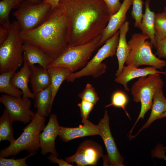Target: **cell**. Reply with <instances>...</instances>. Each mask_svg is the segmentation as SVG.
<instances>
[{"label":"cell","mask_w":166,"mask_h":166,"mask_svg":"<svg viewBox=\"0 0 166 166\" xmlns=\"http://www.w3.org/2000/svg\"><path fill=\"white\" fill-rule=\"evenodd\" d=\"M69 22L68 46L88 43L102 34L111 15L103 0H60Z\"/></svg>","instance_id":"cell-1"},{"label":"cell","mask_w":166,"mask_h":166,"mask_svg":"<svg viewBox=\"0 0 166 166\" xmlns=\"http://www.w3.org/2000/svg\"><path fill=\"white\" fill-rule=\"evenodd\" d=\"M70 31L69 20L58 6L41 25L21 32V35L24 42L36 46L54 60L68 46Z\"/></svg>","instance_id":"cell-2"},{"label":"cell","mask_w":166,"mask_h":166,"mask_svg":"<svg viewBox=\"0 0 166 166\" xmlns=\"http://www.w3.org/2000/svg\"><path fill=\"white\" fill-rule=\"evenodd\" d=\"M45 121V117L36 113L19 137L8 147L0 150V156L6 158L16 155L24 150L29 153L36 154L40 148L39 136L46 126Z\"/></svg>","instance_id":"cell-3"},{"label":"cell","mask_w":166,"mask_h":166,"mask_svg":"<svg viewBox=\"0 0 166 166\" xmlns=\"http://www.w3.org/2000/svg\"><path fill=\"white\" fill-rule=\"evenodd\" d=\"M24 41L16 21L11 23L6 40L0 45V73L17 70L24 63Z\"/></svg>","instance_id":"cell-4"},{"label":"cell","mask_w":166,"mask_h":166,"mask_svg":"<svg viewBox=\"0 0 166 166\" xmlns=\"http://www.w3.org/2000/svg\"><path fill=\"white\" fill-rule=\"evenodd\" d=\"M146 34L135 33L128 42L129 52L125 63L138 67L142 65L153 66L162 70L166 66V62L156 57L152 53L153 45Z\"/></svg>","instance_id":"cell-5"},{"label":"cell","mask_w":166,"mask_h":166,"mask_svg":"<svg viewBox=\"0 0 166 166\" xmlns=\"http://www.w3.org/2000/svg\"><path fill=\"white\" fill-rule=\"evenodd\" d=\"M160 74H151L147 76L140 77L132 85L131 93L133 100L140 102L141 107L139 114L129 132L128 136L132 135V130L139 120L143 119L146 112L151 109L155 92L158 89L163 87L164 82Z\"/></svg>","instance_id":"cell-6"},{"label":"cell","mask_w":166,"mask_h":166,"mask_svg":"<svg viewBox=\"0 0 166 166\" xmlns=\"http://www.w3.org/2000/svg\"><path fill=\"white\" fill-rule=\"evenodd\" d=\"M102 34L90 42L81 45L68 46L66 49L48 66L66 68L73 73L84 68L93 52L99 46Z\"/></svg>","instance_id":"cell-7"},{"label":"cell","mask_w":166,"mask_h":166,"mask_svg":"<svg viewBox=\"0 0 166 166\" xmlns=\"http://www.w3.org/2000/svg\"><path fill=\"white\" fill-rule=\"evenodd\" d=\"M119 37V32L118 31L105 42L84 68L80 71L70 74L67 77L66 81L73 82L77 78L86 76H91L96 78L104 74L106 71L107 66L102 62L106 58L116 54Z\"/></svg>","instance_id":"cell-8"},{"label":"cell","mask_w":166,"mask_h":166,"mask_svg":"<svg viewBox=\"0 0 166 166\" xmlns=\"http://www.w3.org/2000/svg\"><path fill=\"white\" fill-rule=\"evenodd\" d=\"M53 9L48 3L42 2L35 4L25 0L13 13L21 32L39 27L47 19Z\"/></svg>","instance_id":"cell-9"},{"label":"cell","mask_w":166,"mask_h":166,"mask_svg":"<svg viewBox=\"0 0 166 166\" xmlns=\"http://www.w3.org/2000/svg\"><path fill=\"white\" fill-rule=\"evenodd\" d=\"M0 102L5 107L10 119L14 122L29 123L35 113L31 109V101L29 98L17 97L8 94H2Z\"/></svg>","instance_id":"cell-10"},{"label":"cell","mask_w":166,"mask_h":166,"mask_svg":"<svg viewBox=\"0 0 166 166\" xmlns=\"http://www.w3.org/2000/svg\"><path fill=\"white\" fill-rule=\"evenodd\" d=\"M109 117L107 110L98 124L99 135L101 137L107 152V155L103 157V166H124L123 158L120 153L109 127Z\"/></svg>","instance_id":"cell-11"},{"label":"cell","mask_w":166,"mask_h":166,"mask_svg":"<svg viewBox=\"0 0 166 166\" xmlns=\"http://www.w3.org/2000/svg\"><path fill=\"white\" fill-rule=\"evenodd\" d=\"M104 157L100 145L93 140H86L79 145L74 155L65 159L68 163H74L77 166H95L98 160Z\"/></svg>","instance_id":"cell-12"},{"label":"cell","mask_w":166,"mask_h":166,"mask_svg":"<svg viewBox=\"0 0 166 166\" xmlns=\"http://www.w3.org/2000/svg\"><path fill=\"white\" fill-rule=\"evenodd\" d=\"M60 128L57 116L50 115L47 124L39 136L41 153L42 155L50 153L57 157L59 156L56 149L55 140L59 135Z\"/></svg>","instance_id":"cell-13"},{"label":"cell","mask_w":166,"mask_h":166,"mask_svg":"<svg viewBox=\"0 0 166 166\" xmlns=\"http://www.w3.org/2000/svg\"><path fill=\"white\" fill-rule=\"evenodd\" d=\"M132 4V0H124L119 10L112 15L101 39L99 46L113 36L125 22L127 12Z\"/></svg>","instance_id":"cell-14"},{"label":"cell","mask_w":166,"mask_h":166,"mask_svg":"<svg viewBox=\"0 0 166 166\" xmlns=\"http://www.w3.org/2000/svg\"><path fill=\"white\" fill-rule=\"evenodd\" d=\"M156 73L166 75V72L158 71L153 66L139 68L132 65H127L124 66L121 73L116 76L114 81L116 83L123 85L126 91H129L127 83L130 81L135 78Z\"/></svg>","instance_id":"cell-15"},{"label":"cell","mask_w":166,"mask_h":166,"mask_svg":"<svg viewBox=\"0 0 166 166\" xmlns=\"http://www.w3.org/2000/svg\"><path fill=\"white\" fill-rule=\"evenodd\" d=\"M99 133L98 125L95 124L87 120L83 125L77 127L61 126L59 136L61 140L66 143L77 138L99 135Z\"/></svg>","instance_id":"cell-16"},{"label":"cell","mask_w":166,"mask_h":166,"mask_svg":"<svg viewBox=\"0 0 166 166\" xmlns=\"http://www.w3.org/2000/svg\"><path fill=\"white\" fill-rule=\"evenodd\" d=\"M24 60L30 66L38 64L45 69L54 60L36 46L24 42L23 45Z\"/></svg>","instance_id":"cell-17"},{"label":"cell","mask_w":166,"mask_h":166,"mask_svg":"<svg viewBox=\"0 0 166 166\" xmlns=\"http://www.w3.org/2000/svg\"><path fill=\"white\" fill-rule=\"evenodd\" d=\"M162 88L158 89L153 95L151 112L148 119L136 134L132 135L129 138L130 140L136 137L142 131L150 126L154 121L160 119L162 115L166 110V98L163 94Z\"/></svg>","instance_id":"cell-18"},{"label":"cell","mask_w":166,"mask_h":166,"mask_svg":"<svg viewBox=\"0 0 166 166\" xmlns=\"http://www.w3.org/2000/svg\"><path fill=\"white\" fill-rule=\"evenodd\" d=\"M30 74V67L27 61L24 60L23 66L19 71L15 73L11 78L10 81L14 86L22 91V98L34 99V94L28 87Z\"/></svg>","instance_id":"cell-19"},{"label":"cell","mask_w":166,"mask_h":166,"mask_svg":"<svg viewBox=\"0 0 166 166\" xmlns=\"http://www.w3.org/2000/svg\"><path fill=\"white\" fill-rule=\"evenodd\" d=\"M30 67V82L32 93L35 96L40 92L50 85V77L47 69L35 65Z\"/></svg>","instance_id":"cell-20"},{"label":"cell","mask_w":166,"mask_h":166,"mask_svg":"<svg viewBox=\"0 0 166 166\" xmlns=\"http://www.w3.org/2000/svg\"><path fill=\"white\" fill-rule=\"evenodd\" d=\"M129 22L125 21L119 29V37L117 47L116 55L118 61V69L116 76L119 75L122 71L129 52V48L126 39V35L129 29Z\"/></svg>","instance_id":"cell-21"},{"label":"cell","mask_w":166,"mask_h":166,"mask_svg":"<svg viewBox=\"0 0 166 166\" xmlns=\"http://www.w3.org/2000/svg\"><path fill=\"white\" fill-rule=\"evenodd\" d=\"M52 92L50 86L41 91L35 96L34 107L37 109L36 113L45 117L50 114L52 105Z\"/></svg>","instance_id":"cell-22"},{"label":"cell","mask_w":166,"mask_h":166,"mask_svg":"<svg viewBox=\"0 0 166 166\" xmlns=\"http://www.w3.org/2000/svg\"><path fill=\"white\" fill-rule=\"evenodd\" d=\"M150 0H145V12L138 28L141 30L142 34H146L149 37L150 42L156 49V42L155 37L154 24L155 13L150 10Z\"/></svg>","instance_id":"cell-23"},{"label":"cell","mask_w":166,"mask_h":166,"mask_svg":"<svg viewBox=\"0 0 166 166\" xmlns=\"http://www.w3.org/2000/svg\"><path fill=\"white\" fill-rule=\"evenodd\" d=\"M50 79V85L52 92V103L63 82L73 73L70 70L65 67L53 66L47 68Z\"/></svg>","instance_id":"cell-24"},{"label":"cell","mask_w":166,"mask_h":166,"mask_svg":"<svg viewBox=\"0 0 166 166\" xmlns=\"http://www.w3.org/2000/svg\"><path fill=\"white\" fill-rule=\"evenodd\" d=\"M14 69L0 73V92L17 97H21L23 93L21 90L14 86L11 82V79L16 72Z\"/></svg>","instance_id":"cell-25"},{"label":"cell","mask_w":166,"mask_h":166,"mask_svg":"<svg viewBox=\"0 0 166 166\" xmlns=\"http://www.w3.org/2000/svg\"><path fill=\"white\" fill-rule=\"evenodd\" d=\"M25 0H2L0 2V23L10 29L9 14L13 9H18Z\"/></svg>","instance_id":"cell-26"},{"label":"cell","mask_w":166,"mask_h":166,"mask_svg":"<svg viewBox=\"0 0 166 166\" xmlns=\"http://www.w3.org/2000/svg\"><path fill=\"white\" fill-rule=\"evenodd\" d=\"M13 122L5 109L0 117V141L7 140L11 143L15 140L12 126Z\"/></svg>","instance_id":"cell-27"},{"label":"cell","mask_w":166,"mask_h":166,"mask_svg":"<svg viewBox=\"0 0 166 166\" xmlns=\"http://www.w3.org/2000/svg\"><path fill=\"white\" fill-rule=\"evenodd\" d=\"M155 39L156 42L166 37V13H155L154 17Z\"/></svg>","instance_id":"cell-28"},{"label":"cell","mask_w":166,"mask_h":166,"mask_svg":"<svg viewBox=\"0 0 166 166\" xmlns=\"http://www.w3.org/2000/svg\"><path fill=\"white\" fill-rule=\"evenodd\" d=\"M128 98L126 95L123 92L117 90L113 94L111 98V102L106 105L105 108L110 106L121 108L125 112L127 116L130 118L129 115L126 109V106L128 102Z\"/></svg>","instance_id":"cell-29"},{"label":"cell","mask_w":166,"mask_h":166,"mask_svg":"<svg viewBox=\"0 0 166 166\" xmlns=\"http://www.w3.org/2000/svg\"><path fill=\"white\" fill-rule=\"evenodd\" d=\"M78 97L83 100L96 105L99 99L95 89L92 85L87 83L83 90L78 95Z\"/></svg>","instance_id":"cell-30"},{"label":"cell","mask_w":166,"mask_h":166,"mask_svg":"<svg viewBox=\"0 0 166 166\" xmlns=\"http://www.w3.org/2000/svg\"><path fill=\"white\" fill-rule=\"evenodd\" d=\"M144 2L142 0H132V8L131 12L132 18L135 20L134 26L139 27L143 16L142 12Z\"/></svg>","instance_id":"cell-31"},{"label":"cell","mask_w":166,"mask_h":166,"mask_svg":"<svg viewBox=\"0 0 166 166\" xmlns=\"http://www.w3.org/2000/svg\"><path fill=\"white\" fill-rule=\"evenodd\" d=\"M35 154L29 153L26 156L20 159H15V158H7L0 156V166H28L26 163L27 158Z\"/></svg>","instance_id":"cell-32"},{"label":"cell","mask_w":166,"mask_h":166,"mask_svg":"<svg viewBox=\"0 0 166 166\" xmlns=\"http://www.w3.org/2000/svg\"><path fill=\"white\" fill-rule=\"evenodd\" d=\"M80 111L82 121L84 123L89 118V113L93 109L94 105L90 102L82 100L81 102L77 104Z\"/></svg>","instance_id":"cell-33"},{"label":"cell","mask_w":166,"mask_h":166,"mask_svg":"<svg viewBox=\"0 0 166 166\" xmlns=\"http://www.w3.org/2000/svg\"><path fill=\"white\" fill-rule=\"evenodd\" d=\"M156 54L159 58L166 59V37L156 42Z\"/></svg>","instance_id":"cell-34"},{"label":"cell","mask_w":166,"mask_h":166,"mask_svg":"<svg viewBox=\"0 0 166 166\" xmlns=\"http://www.w3.org/2000/svg\"><path fill=\"white\" fill-rule=\"evenodd\" d=\"M105 3L111 14L116 13L120 8L121 4L119 0H103Z\"/></svg>","instance_id":"cell-35"},{"label":"cell","mask_w":166,"mask_h":166,"mask_svg":"<svg viewBox=\"0 0 166 166\" xmlns=\"http://www.w3.org/2000/svg\"><path fill=\"white\" fill-rule=\"evenodd\" d=\"M47 158L50 163L57 164L59 166H73L62 159H58L57 156L52 154L47 156Z\"/></svg>","instance_id":"cell-36"},{"label":"cell","mask_w":166,"mask_h":166,"mask_svg":"<svg viewBox=\"0 0 166 166\" xmlns=\"http://www.w3.org/2000/svg\"><path fill=\"white\" fill-rule=\"evenodd\" d=\"M166 150L163 148L162 144H159L154 151V156L157 158H162L166 161V156L165 153Z\"/></svg>","instance_id":"cell-37"},{"label":"cell","mask_w":166,"mask_h":166,"mask_svg":"<svg viewBox=\"0 0 166 166\" xmlns=\"http://www.w3.org/2000/svg\"><path fill=\"white\" fill-rule=\"evenodd\" d=\"M9 33V29L3 25H0V45L2 44L7 39Z\"/></svg>","instance_id":"cell-38"},{"label":"cell","mask_w":166,"mask_h":166,"mask_svg":"<svg viewBox=\"0 0 166 166\" xmlns=\"http://www.w3.org/2000/svg\"><path fill=\"white\" fill-rule=\"evenodd\" d=\"M60 0H43V2L49 4L53 10L56 8L58 5Z\"/></svg>","instance_id":"cell-39"},{"label":"cell","mask_w":166,"mask_h":166,"mask_svg":"<svg viewBox=\"0 0 166 166\" xmlns=\"http://www.w3.org/2000/svg\"><path fill=\"white\" fill-rule=\"evenodd\" d=\"M34 4H37L41 2L43 0H25Z\"/></svg>","instance_id":"cell-40"},{"label":"cell","mask_w":166,"mask_h":166,"mask_svg":"<svg viewBox=\"0 0 166 166\" xmlns=\"http://www.w3.org/2000/svg\"><path fill=\"white\" fill-rule=\"evenodd\" d=\"M165 117H166V110L162 115L160 117V119L163 118Z\"/></svg>","instance_id":"cell-41"},{"label":"cell","mask_w":166,"mask_h":166,"mask_svg":"<svg viewBox=\"0 0 166 166\" xmlns=\"http://www.w3.org/2000/svg\"><path fill=\"white\" fill-rule=\"evenodd\" d=\"M166 13V4L164 8V11Z\"/></svg>","instance_id":"cell-42"},{"label":"cell","mask_w":166,"mask_h":166,"mask_svg":"<svg viewBox=\"0 0 166 166\" xmlns=\"http://www.w3.org/2000/svg\"><path fill=\"white\" fill-rule=\"evenodd\" d=\"M163 148L164 149H165L166 151V147H163Z\"/></svg>","instance_id":"cell-43"}]
</instances>
